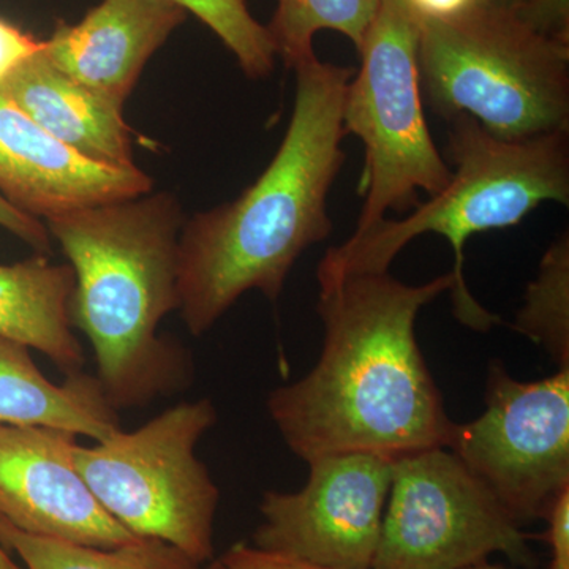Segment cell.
I'll use <instances>...</instances> for the list:
<instances>
[{
	"label": "cell",
	"mask_w": 569,
	"mask_h": 569,
	"mask_svg": "<svg viewBox=\"0 0 569 569\" xmlns=\"http://www.w3.org/2000/svg\"><path fill=\"white\" fill-rule=\"evenodd\" d=\"M542 520L548 529L541 539L548 542L550 550L546 569H569V488L561 490Z\"/></svg>",
	"instance_id": "obj_23"
},
{
	"label": "cell",
	"mask_w": 569,
	"mask_h": 569,
	"mask_svg": "<svg viewBox=\"0 0 569 569\" xmlns=\"http://www.w3.org/2000/svg\"><path fill=\"white\" fill-rule=\"evenodd\" d=\"M530 535L448 448L396 460L372 569H467L503 553L535 569Z\"/></svg>",
	"instance_id": "obj_8"
},
{
	"label": "cell",
	"mask_w": 569,
	"mask_h": 569,
	"mask_svg": "<svg viewBox=\"0 0 569 569\" xmlns=\"http://www.w3.org/2000/svg\"><path fill=\"white\" fill-rule=\"evenodd\" d=\"M152 186L137 164L107 167L71 151L0 91V197L14 208L44 220L149 193Z\"/></svg>",
	"instance_id": "obj_12"
},
{
	"label": "cell",
	"mask_w": 569,
	"mask_h": 569,
	"mask_svg": "<svg viewBox=\"0 0 569 569\" xmlns=\"http://www.w3.org/2000/svg\"><path fill=\"white\" fill-rule=\"evenodd\" d=\"M293 70V112L274 159L236 200L183 223L178 310L192 336L249 291L276 302L298 258L332 233L328 194L346 160L342 108L355 69L312 54Z\"/></svg>",
	"instance_id": "obj_2"
},
{
	"label": "cell",
	"mask_w": 569,
	"mask_h": 569,
	"mask_svg": "<svg viewBox=\"0 0 569 569\" xmlns=\"http://www.w3.org/2000/svg\"><path fill=\"white\" fill-rule=\"evenodd\" d=\"M0 91L44 132L84 159L107 167H134L132 132L121 104L52 66L43 48L0 81Z\"/></svg>",
	"instance_id": "obj_14"
},
{
	"label": "cell",
	"mask_w": 569,
	"mask_h": 569,
	"mask_svg": "<svg viewBox=\"0 0 569 569\" xmlns=\"http://www.w3.org/2000/svg\"><path fill=\"white\" fill-rule=\"evenodd\" d=\"M43 48V40L22 31L17 24L0 17V81L37 54Z\"/></svg>",
	"instance_id": "obj_24"
},
{
	"label": "cell",
	"mask_w": 569,
	"mask_h": 569,
	"mask_svg": "<svg viewBox=\"0 0 569 569\" xmlns=\"http://www.w3.org/2000/svg\"><path fill=\"white\" fill-rule=\"evenodd\" d=\"M0 227L31 246L40 254L51 250V236L44 223L37 217L14 208L2 197H0Z\"/></svg>",
	"instance_id": "obj_26"
},
{
	"label": "cell",
	"mask_w": 569,
	"mask_h": 569,
	"mask_svg": "<svg viewBox=\"0 0 569 569\" xmlns=\"http://www.w3.org/2000/svg\"><path fill=\"white\" fill-rule=\"evenodd\" d=\"M307 466L305 488L263 493L254 548L329 569H372L395 460L346 452Z\"/></svg>",
	"instance_id": "obj_10"
},
{
	"label": "cell",
	"mask_w": 569,
	"mask_h": 569,
	"mask_svg": "<svg viewBox=\"0 0 569 569\" xmlns=\"http://www.w3.org/2000/svg\"><path fill=\"white\" fill-rule=\"evenodd\" d=\"M417 24L456 20L463 14L492 6V0H395Z\"/></svg>",
	"instance_id": "obj_25"
},
{
	"label": "cell",
	"mask_w": 569,
	"mask_h": 569,
	"mask_svg": "<svg viewBox=\"0 0 569 569\" xmlns=\"http://www.w3.org/2000/svg\"><path fill=\"white\" fill-rule=\"evenodd\" d=\"M0 569H24V568H21L20 565L14 563V561L11 560L9 552H7V550L3 549L2 546H0Z\"/></svg>",
	"instance_id": "obj_27"
},
{
	"label": "cell",
	"mask_w": 569,
	"mask_h": 569,
	"mask_svg": "<svg viewBox=\"0 0 569 569\" xmlns=\"http://www.w3.org/2000/svg\"><path fill=\"white\" fill-rule=\"evenodd\" d=\"M383 0H277L274 17L266 28L276 44L277 58L295 69L313 51L320 31L342 33L356 50L361 48Z\"/></svg>",
	"instance_id": "obj_18"
},
{
	"label": "cell",
	"mask_w": 569,
	"mask_h": 569,
	"mask_svg": "<svg viewBox=\"0 0 569 569\" xmlns=\"http://www.w3.org/2000/svg\"><path fill=\"white\" fill-rule=\"evenodd\" d=\"M526 0H492V6L505 7V9H518Z\"/></svg>",
	"instance_id": "obj_28"
},
{
	"label": "cell",
	"mask_w": 569,
	"mask_h": 569,
	"mask_svg": "<svg viewBox=\"0 0 569 569\" xmlns=\"http://www.w3.org/2000/svg\"><path fill=\"white\" fill-rule=\"evenodd\" d=\"M467 569H518V568H509V567H505V565H493V563H489V561H485V563L475 565V567H470Z\"/></svg>",
	"instance_id": "obj_29"
},
{
	"label": "cell",
	"mask_w": 569,
	"mask_h": 569,
	"mask_svg": "<svg viewBox=\"0 0 569 569\" xmlns=\"http://www.w3.org/2000/svg\"><path fill=\"white\" fill-rule=\"evenodd\" d=\"M0 425L54 427L93 441L122 429L96 377L80 372L56 385L28 347L7 337H0Z\"/></svg>",
	"instance_id": "obj_15"
},
{
	"label": "cell",
	"mask_w": 569,
	"mask_h": 569,
	"mask_svg": "<svg viewBox=\"0 0 569 569\" xmlns=\"http://www.w3.org/2000/svg\"><path fill=\"white\" fill-rule=\"evenodd\" d=\"M74 272L44 254L0 264V337L47 356L66 376L82 372L86 358L73 332Z\"/></svg>",
	"instance_id": "obj_16"
},
{
	"label": "cell",
	"mask_w": 569,
	"mask_h": 569,
	"mask_svg": "<svg viewBox=\"0 0 569 569\" xmlns=\"http://www.w3.org/2000/svg\"><path fill=\"white\" fill-rule=\"evenodd\" d=\"M216 422L211 399L187 400L132 432L118 430L96 447L77 443L71 458L111 518L203 567L213 559L220 490L197 447Z\"/></svg>",
	"instance_id": "obj_6"
},
{
	"label": "cell",
	"mask_w": 569,
	"mask_h": 569,
	"mask_svg": "<svg viewBox=\"0 0 569 569\" xmlns=\"http://www.w3.org/2000/svg\"><path fill=\"white\" fill-rule=\"evenodd\" d=\"M448 152L455 171L441 192L402 219H383L365 234L332 247L318 266L320 287L356 274H383L418 236H443L456 261L452 309L460 323L490 331L501 318L479 305L463 277L471 236L516 227L545 203L569 204V132L509 141L467 116L451 119Z\"/></svg>",
	"instance_id": "obj_4"
},
{
	"label": "cell",
	"mask_w": 569,
	"mask_h": 569,
	"mask_svg": "<svg viewBox=\"0 0 569 569\" xmlns=\"http://www.w3.org/2000/svg\"><path fill=\"white\" fill-rule=\"evenodd\" d=\"M208 569H329L293 559L282 553L269 552L254 546L234 545L219 559L209 561Z\"/></svg>",
	"instance_id": "obj_22"
},
{
	"label": "cell",
	"mask_w": 569,
	"mask_h": 569,
	"mask_svg": "<svg viewBox=\"0 0 569 569\" xmlns=\"http://www.w3.org/2000/svg\"><path fill=\"white\" fill-rule=\"evenodd\" d=\"M485 403L473 421L456 422L448 449L518 526L542 520L569 488V367L522 381L493 359Z\"/></svg>",
	"instance_id": "obj_9"
},
{
	"label": "cell",
	"mask_w": 569,
	"mask_h": 569,
	"mask_svg": "<svg viewBox=\"0 0 569 569\" xmlns=\"http://www.w3.org/2000/svg\"><path fill=\"white\" fill-rule=\"evenodd\" d=\"M173 0H102L81 21H58L43 51L74 81L126 103L149 59L187 20Z\"/></svg>",
	"instance_id": "obj_13"
},
{
	"label": "cell",
	"mask_w": 569,
	"mask_h": 569,
	"mask_svg": "<svg viewBox=\"0 0 569 569\" xmlns=\"http://www.w3.org/2000/svg\"><path fill=\"white\" fill-rule=\"evenodd\" d=\"M0 546L13 550L24 569H203L160 539L137 538L119 548H93L28 533L3 519H0Z\"/></svg>",
	"instance_id": "obj_17"
},
{
	"label": "cell",
	"mask_w": 569,
	"mask_h": 569,
	"mask_svg": "<svg viewBox=\"0 0 569 569\" xmlns=\"http://www.w3.org/2000/svg\"><path fill=\"white\" fill-rule=\"evenodd\" d=\"M512 11L533 31L569 44V0H526Z\"/></svg>",
	"instance_id": "obj_21"
},
{
	"label": "cell",
	"mask_w": 569,
	"mask_h": 569,
	"mask_svg": "<svg viewBox=\"0 0 569 569\" xmlns=\"http://www.w3.org/2000/svg\"><path fill=\"white\" fill-rule=\"evenodd\" d=\"M455 287L452 272L422 284L383 272L320 287V358L266 403L296 458L369 452L396 462L449 447L456 422L419 348L417 320Z\"/></svg>",
	"instance_id": "obj_1"
},
{
	"label": "cell",
	"mask_w": 569,
	"mask_h": 569,
	"mask_svg": "<svg viewBox=\"0 0 569 569\" xmlns=\"http://www.w3.org/2000/svg\"><path fill=\"white\" fill-rule=\"evenodd\" d=\"M77 437L54 427L0 425V519L93 548L141 538L111 518L86 486L71 458Z\"/></svg>",
	"instance_id": "obj_11"
},
{
	"label": "cell",
	"mask_w": 569,
	"mask_h": 569,
	"mask_svg": "<svg viewBox=\"0 0 569 569\" xmlns=\"http://www.w3.org/2000/svg\"><path fill=\"white\" fill-rule=\"evenodd\" d=\"M512 331L545 348L553 362L569 367V234L565 231L542 254L538 274L527 284Z\"/></svg>",
	"instance_id": "obj_19"
},
{
	"label": "cell",
	"mask_w": 569,
	"mask_h": 569,
	"mask_svg": "<svg viewBox=\"0 0 569 569\" xmlns=\"http://www.w3.org/2000/svg\"><path fill=\"white\" fill-rule=\"evenodd\" d=\"M418 28L422 102L441 118L509 141L569 132V44L498 6Z\"/></svg>",
	"instance_id": "obj_5"
},
{
	"label": "cell",
	"mask_w": 569,
	"mask_h": 569,
	"mask_svg": "<svg viewBox=\"0 0 569 569\" xmlns=\"http://www.w3.org/2000/svg\"><path fill=\"white\" fill-rule=\"evenodd\" d=\"M198 18L234 56L246 77L268 78L276 69L277 51L268 28L254 20L249 0H173Z\"/></svg>",
	"instance_id": "obj_20"
},
{
	"label": "cell",
	"mask_w": 569,
	"mask_h": 569,
	"mask_svg": "<svg viewBox=\"0 0 569 569\" xmlns=\"http://www.w3.org/2000/svg\"><path fill=\"white\" fill-rule=\"evenodd\" d=\"M186 216L170 192H149L44 219L74 272L71 321L88 337L97 380L114 410L148 407L190 377L189 356L159 335L178 310Z\"/></svg>",
	"instance_id": "obj_3"
},
{
	"label": "cell",
	"mask_w": 569,
	"mask_h": 569,
	"mask_svg": "<svg viewBox=\"0 0 569 569\" xmlns=\"http://www.w3.org/2000/svg\"><path fill=\"white\" fill-rule=\"evenodd\" d=\"M419 28L395 0H383L359 48L361 66L348 82L342 122L366 149L359 182L365 197L353 236L433 197L451 170L429 132L418 70Z\"/></svg>",
	"instance_id": "obj_7"
}]
</instances>
